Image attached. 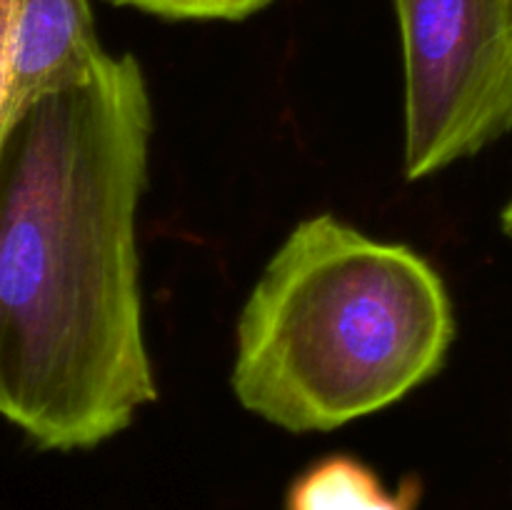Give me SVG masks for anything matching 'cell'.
I'll use <instances>...</instances> for the list:
<instances>
[{"label":"cell","instance_id":"1","mask_svg":"<svg viewBox=\"0 0 512 510\" xmlns=\"http://www.w3.org/2000/svg\"><path fill=\"white\" fill-rule=\"evenodd\" d=\"M153 108L133 55L35 100L0 148V415L83 450L158 398L135 215Z\"/></svg>","mask_w":512,"mask_h":510},{"label":"cell","instance_id":"2","mask_svg":"<svg viewBox=\"0 0 512 510\" xmlns=\"http://www.w3.org/2000/svg\"><path fill=\"white\" fill-rule=\"evenodd\" d=\"M453 338L450 295L423 255L315 215L240 313L235 398L290 433L335 430L433 378Z\"/></svg>","mask_w":512,"mask_h":510},{"label":"cell","instance_id":"3","mask_svg":"<svg viewBox=\"0 0 512 510\" xmlns=\"http://www.w3.org/2000/svg\"><path fill=\"white\" fill-rule=\"evenodd\" d=\"M405 175L428 178L512 128V0H395Z\"/></svg>","mask_w":512,"mask_h":510},{"label":"cell","instance_id":"4","mask_svg":"<svg viewBox=\"0 0 512 510\" xmlns=\"http://www.w3.org/2000/svg\"><path fill=\"white\" fill-rule=\"evenodd\" d=\"M103 53L88 0H0V148L35 100Z\"/></svg>","mask_w":512,"mask_h":510},{"label":"cell","instance_id":"5","mask_svg":"<svg viewBox=\"0 0 512 510\" xmlns=\"http://www.w3.org/2000/svg\"><path fill=\"white\" fill-rule=\"evenodd\" d=\"M423 483L408 475L390 490L378 473L353 455H328L293 480L285 510H418Z\"/></svg>","mask_w":512,"mask_h":510},{"label":"cell","instance_id":"6","mask_svg":"<svg viewBox=\"0 0 512 510\" xmlns=\"http://www.w3.org/2000/svg\"><path fill=\"white\" fill-rule=\"evenodd\" d=\"M108 3L170 20H243L263 10L270 0H108Z\"/></svg>","mask_w":512,"mask_h":510},{"label":"cell","instance_id":"7","mask_svg":"<svg viewBox=\"0 0 512 510\" xmlns=\"http://www.w3.org/2000/svg\"><path fill=\"white\" fill-rule=\"evenodd\" d=\"M503 230L512 238V200H510V205L505 208V213H503Z\"/></svg>","mask_w":512,"mask_h":510}]
</instances>
